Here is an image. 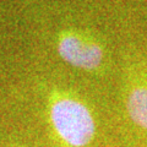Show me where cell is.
Listing matches in <instances>:
<instances>
[{"mask_svg":"<svg viewBox=\"0 0 147 147\" xmlns=\"http://www.w3.org/2000/svg\"><path fill=\"white\" fill-rule=\"evenodd\" d=\"M126 110L131 121L147 131V86L136 85L129 91L126 97Z\"/></svg>","mask_w":147,"mask_h":147,"instance_id":"cell-3","label":"cell"},{"mask_svg":"<svg viewBox=\"0 0 147 147\" xmlns=\"http://www.w3.org/2000/svg\"><path fill=\"white\" fill-rule=\"evenodd\" d=\"M50 123L66 147H86L96 134V124L90 109L75 98L59 97L49 109Z\"/></svg>","mask_w":147,"mask_h":147,"instance_id":"cell-1","label":"cell"},{"mask_svg":"<svg viewBox=\"0 0 147 147\" xmlns=\"http://www.w3.org/2000/svg\"><path fill=\"white\" fill-rule=\"evenodd\" d=\"M58 50L66 63L84 70H94L103 59L99 45L85 42L76 36H64L59 42Z\"/></svg>","mask_w":147,"mask_h":147,"instance_id":"cell-2","label":"cell"}]
</instances>
